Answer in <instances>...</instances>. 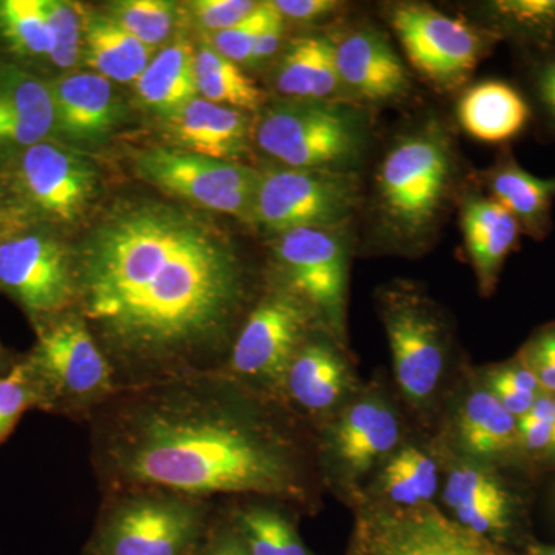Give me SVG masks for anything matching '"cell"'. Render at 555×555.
Listing matches in <instances>:
<instances>
[{"instance_id":"1","label":"cell","mask_w":555,"mask_h":555,"mask_svg":"<svg viewBox=\"0 0 555 555\" xmlns=\"http://www.w3.org/2000/svg\"><path fill=\"white\" fill-rule=\"evenodd\" d=\"M75 259L76 309L119 390L224 366L244 321L247 278L208 222L166 204L126 206Z\"/></svg>"},{"instance_id":"2","label":"cell","mask_w":555,"mask_h":555,"mask_svg":"<svg viewBox=\"0 0 555 555\" xmlns=\"http://www.w3.org/2000/svg\"><path fill=\"white\" fill-rule=\"evenodd\" d=\"M87 426L101 494L160 488L203 500L310 496L294 412L222 371L120 389Z\"/></svg>"},{"instance_id":"3","label":"cell","mask_w":555,"mask_h":555,"mask_svg":"<svg viewBox=\"0 0 555 555\" xmlns=\"http://www.w3.org/2000/svg\"><path fill=\"white\" fill-rule=\"evenodd\" d=\"M219 505L221 500L160 488L102 494L93 531L80 555H195Z\"/></svg>"},{"instance_id":"4","label":"cell","mask_w":555,"mask_h":555,"mask_svg":"<svg viewBox=\"0 0 555 555\" xmlns=\"http://www.w3.org/2000/svg\"><path fill=\"white\" fill-rule=\"evenodd\" d=\"M35 334L21 364L35 390L36 411L87 425L119 390L108 358L78 309L36 327Z\"/></svg>"},{"instance_id":"5","label":"cell","mask_w":555,"mask_h":555,"mask_svg":"<svg viewBox=\"0 0 555 555\" xmlns=\"http://www.w3.org/2000/svg\"><path fill=\"white\" fill-rule=\"evenodd\" d=\"M455 158L436 119L398 138L377 171V208L393 238L418 243L433 232L452 189Z\"/></svg>"},{"instance_id":"6","label":"cell","mask_w":555,"mask_h":555,"mask_svg":"<svg viewBox=\"0 0 555 555\" xmlns=\"http://www.w3.org/2000/svg\"><path fill=\"white\" fill-rule=\"evenodd\" d=\"M259 147L291 169L349 171L364 147L356 109L323 101H299L268 109L259 122Z\"/></svg>"},{"instance_id":"7","label":"cell","mask_w":555,"mask_h":555,"mask_svg":"<svg viewBox=\"0 0 555 555\" xmlns=\"http://www.w3.org/2000/svg\"><path fill=\"white\" fill-rule=\"evenodd\" d=\"M313 320L315 315L301 299L283 286L273 288L248 310L219 371L283 401L288 366L309 338Z\"/></svg>"},{"instance_id":"8","label":"cell","mask_w":555,"mask_h":555,"mask_svg":"<svg viewBox=\"0 0 555 555\" xmlns=\"http://www.w3.org/2000/svg\"><path fill=\"white\" fill-rule=\"evenodd\" d=\"M0 291L13 299L33 328L78 308L76 259L43 230L0 235Z\"/></svg>"},{"instance_id":"9","label":"cell","mask_w":555,"mask_h":555,"mask_svg":"<svg viewBox=\"0 0 555 555\" xmlns=\"http://www.w3.org/2000/svg\"><path fill=\"white\" fill-rule=\"evenodd\" d=\"M393 31L412 67L440 89H455L499 40L465 20L448 16L422 3H401L389 13Z\"/></svg>"},{"instance_id":"10","label":"cell","mask_w":555,"mask_h":555,"mask_svg":"<svg viewBox=\"0 0 555 555\" xmlns=\"http://www.w3.org/2000/svg\"><path fill=\"white\" fill-rule=\"evenodd\" d=\"M358 204V182L350 171L280 169L261 175L254 218L273 232L334 229Z\"/></svg>"},{"instance_id":"11","label":"cell","mask_w":555,"mask_h":555,"mask_svg":"<svg viewBox=\"0 0 555 555\" xmlns=\"http://www.w3.org/2000/svg\"><path fill=\"white\" fill-rule=\"evenodd\" d=\"M347 555H502L429 505L371 507L357 517Z\"/></svg>"},{"instance_id":"12","label":"cell","mask_w":555,"mask_h":555,"mask_svg":"<svg viewBox=\"0 0 555 555\" xmlns=\"http://www.w3.org/2000/svg\"><path fill=\"white\" fill-rule=\"evenodd\" d=\"M145 181L190 203L236 217L254 218L261 173L182 149H152L138 156Z\"/></svg>"},{"instance_id":"13","label":"cell","mask_w":555,"mask_h":555,"mask_svg":"<svg viewBox=\"0 0 555 555\" xmlns=\"http://www.w3.org/2000/svg\"><path fill=\"white\" fill-rule=\"evenodd\" d=\"M393 371L404 396L423 403L433 396L444 369V328L433 305L412 288H390L382 297Z\"/></svg>"},{"instance_id":"14","label":"cell","mask_w":555,"mask_h":555,"mask_svg":"<svg viewBox=\"0 0 555 555\" xmlns=\"http://www.w3.org/2000/svg\"><path fill=\"white\" fill-rule=\"evenodd\" d=\"M275 251L281 286L339 331L346 302V241L332 229H297L281 233Z\"/></svg>"},{"instance_id":"15","label":"cell","mask_w":555,"mask_h":555,"mask_svg":"<svg viewBox=\"0 0 555 555\" xmlns=\"http://www.w3.org/2000/svg\"><path fill=\"white\" fill-rule=\"evenodd\" d=\"M14 182L25 203L42 217L69 222L93 196L96 173L80 156L47 139L16 153Z\"/></svg>"},{"instance_id":"16","label":"cell","mask_w":555,"mask_h":555,"mask_svg":"<svg viewBox=\"0 0 555 555\" xmlns=\"http://www.w3.org/2000/svg\"><path fill=\"white\" fill-rule=\"evenodd\" d=\"M335 40L339 89L361 101L387 102L406 96L411 78L385 35L357 28Z\"/></svg>"},{"instance_id":"17","label":"cell","mask_w":555,"mask_h":555,"mask_svg":"<svg viewBox=\"0 0 555 555\" xmlns=\"http://www.w3.org/2000/svg\"><path fill=\"white\" fill-rule=\"evenodd\" d=\"M56 130L50 82L0 62V152L20 153Z\"/></svg>"},{"instance_id":"18","label":"cell","mask_w":555,"mask_h":555,"mask_svg":"<svg viewBox=\"0 0 555 555\" xmlns=\"http://www.w3.org/2000/svg\"><path fill=\"white\" fill-rule=\"evenodd\" d=\"M400 438L397 416L386 404L361 401L347 409L327 438L332 459L343 470L361 476L392 451Z\"/></svg>"},{"instance_id":"19","label":"cell","mask_w":555,"mask_h":555,"mask_svg":"<svg viewBox=\"0 0 555 555\" xmlns=\"http://www.w3.org/2000/svg\"><path fill=\"white\" fill-rule=\"evenodd\" d=\"M56 130L73 141H98L115 127L119 104L112 82L94 73H72L50 82Z\"/></svg>"},{"instance_id":"20","label":"cell","mask_w":555,"mask_h":555,"mask_svg":"<svg viewBox=\"0 0 555 555\" xmlns=\"http://www.w3.org/2000/svg\"><path fill=\"white\" fill-rule=\"evenodd\" d=\"M462 230L467 254L481 292L494 291L506 258L520 247V224L505 207L488 195H473L462 208Z\"/></svg>"},{"instance_id":"21","label":"cell","mask_w":555,"mask_h":555,"mask_svg":"<svg viewBox=\"0 0 555 555\" xmlns=\"http://www.w3.org/2000/svg\"><path fill=\"white\" fill-rule=\"evenodd\" d=\"M347 369L334 346L308 338L288 366L283 401L292 412L321 415L345 393Z\"/></svg>"},{"instance_id":"22","label":"cell","mask_w":555,"mask_h":555,"mask_svg":"<svg viewBox=\"0 0 555 555\" xmlns=\"http://www.w3.org/2000/svg\"><path fill=\"white\" fill-rule=\"evenodd\" d=\"M169 130L185 152L206 158L229 160L244 150L248 131L246 115L195 98L167 116Z\"/></svg>"},{"instance_id":"23","label":"cell","mask_w":555,"mask_h":555,"mask_svg":"<svg viewBox=\"0 0 555 555\" xmlns=\"http://www.w3.org/2000/svg\"><path fill=\"white\" fill-rule=\"evenodd\" d=\"M488 196L517 219L526 235L543 240L551 230V210L555 201V178H539L526 171L505 152L491 170L486 171Z\"/></svg>"},{"instance_id":"24","label":"cell","mask_w":555,"mask_h":555,"mask_svg":"<svg viewBox=\"0 0 555 555\" xmlns=\"http://www.w3.org/2000/svg\"><path fill=\"white\" fill-rule=\"evenodd\" d=\"M524 94L505 80H485L470 87L459 102V120L470 137L488 144L517 138L531 120Z\"/></svg>"},{"instance_id":"25","label":"cell","mask_w":555,"mask_h":555,"mask_svg":"<svg viewBox=\"0 0 555 555\" xmlns=\"http://www.w3.org/2000/svg\"><path fill=\"white\" fill-rule=\"evenodd\" d=\"M281 94L299 101H326L339 90L335 40L313 36L294 40L276 73Z\"/></svg>"},{"instance_id":"26","label":"cell","mask_w":555,"mask_h":555,"mask_svg":"<svg viewBox=\"0 0 555 555\" xmlns=\"http://www.w3.org/2000/svg\"><path fill=\"white\" fill-rule=\"evenodd\" d=\"M83 46L87 64L116 82H137L152 61V47L139 42L112 17H87Z\"/></svg>"},{"instance_id":"27","label":"cell","mask_w":555,"mask_h":555,"mask_svg":"<svg viewBox=\"0 0 555 555\" xmlns=\"http://www.w3.org/2000/svg\"><path fill=\"white\" fill-rule=\"evenodd\" d=\"M139 98L164 115L184 107L198 94L195 79V51L188 42L167 47L152 57L137 80Z\"/></svg>"},{"instance_id":"28","label":"cell","mask_w":555,"mask_h":555,"mask_svg":"<svg viewBox=\"0 0 555 555\" xmlns=\"http://www.w3.org/2000/svg\"><path fill=\"white\" fill-rule=\"evenodd\" d=\"M222 506L251 555H310L284 511L261 503Z\"/></svg>"},{"instance_id":"29","label":"cell","mask_w":555,"mask_h":555,"mask_svg":"<svg viewBox=\"0 0 555 555\" xmlns=\"http://www.w3.org/2000/svg\"><path fill=\"white\" fill-rule=\"evenodd\" d=\"M489 31L528 50L555 47V0H494L483 7Z\"/></svg>"},{"instance_id":"30","label":"cell","mask_w":555,"mask_h":555,"mask_svg":"<svg viewBox=\"0 0 555 555\" xmlns=\"http://www.w3.org/2000/svg\"><path fill=\"white\" fill-rule=\"evenodd\" d=\"M0 43L17 60L50 62L54 36L46 0H0Z\"/></svg>"},{"instance_id":"31","label":"cell","mask_w":555,"mask_h":555,"mask_svg":"<svg viewBox=\"0 0 555 555\" xmlns=\"http://www.w3.org/2000/svg\"><path fill=\"white\" fill-rule=\"evenodd\" d=\"M195 79L203 100L224 107L254 109L264 100L255 80L214 47H203L195 53Z\"/></svg>"},{"instance_id":"32","label":"cell","mask_w":555,"mask_h":555,"mask_svg":"<svg viewBox=\"0 0 555 555\" xmlns=\"http://www.w3.org/2000/svg\"><path fill=\"white\" fill-rule=\"evenodd\" d=\"M516 418L491 392H476L467 398L460 434L470 454L483 456L505 451L516 440Z\"/></svg>"},{"instance_id":"33","label":"cell","mask_w":555,"mask_h":555,"mask_svg":"<svg viewBox=\"0 0 555 555\" xmlns=\"http://www.w3.org/2000/svg\"><path fill=\"white\" fill-rule=\"evenodd\" d=\"M112 20L153 49L169 38L177 21V9L164 0H126L112 5Z\"/></svg>"},{"instance_id":"34","label":"cell","mask_w":555,"mask_h":555,"mask_svg":"<svg viewBox=\"0 0 555 555\" xmlns=\"http://www.w3.org/2000/svg\"><path fill=\"white\" fill-rule=\"evenodd\" d=\"M46 9L54 36L50 64L62 69L75 67L82 56L86 13L79 3L67 0H46Z\"/></svg>"},{"instance_id":"35","label":"cell","mask_w":555,"mask_h":555,"mask_svg":"<svg viewBox=\"0 0 555 555\" xmlns=\"http://www.w3.org/2000/svg\"><path fill=\"white\" fill-rule=\"evenodd\" d=\"M36 406L35 390L20 358L10 374L0 375V447L9 440L22 416L36 411Z\"/></svg>"},{"instance_id":"36","label":"cell","mask_w":555,"mask_h":555,"mask_svg":"<svg viewBox=\"0 0 555 555\" xmlns=\"http://www.w3.org/2000/svg\"><path fill=\"white\" fill-rule=\"evenodd\" d=\"M444 500L452 509L507 502L506 494L494 478L474 467H459L448 478Z\"/></svg>"},{"instance_id":"37","label":"cell","mask_w":555,"mask_h":555,"mask_svg":"<svg viewBox=\"0 0 555 555\" xmlns=\"http://www.w3.org/2000/svg\"><path fill=\"white\" fill-rule=\"evenodd\" d=\"M273 10H275L273 2H259L257 10L248 14L246 20L241 21L235 27L215 33L211 47L235 64H248L259 33L268 24Z\"/></svg>"},{"instance_id":"38","label":"cell","mask_w":555,"mask_h":555,"mask_svg":"<svg viewBox=\"0 0 555 555\" xmlns=\"http://www.w3.org/2000/svg\"><path fill=\"white\" fill-rule=\"evenodd\" d=\"M532 51L534 57L528 64L532 100L546 126L555 133V47Z\"/></svg>"},{"instance_id":"39","label":"cell","mask_w":555,"mask_h":555,"mask_svg":"<svg viewBox=\"0 0 555 555\" xmlns=\"http://www.w3.org/2000/svg\"><path fill=\"white\" fill-rule=\"evenodd\" d=\"M258 5L254 0H198L192 3V10L204 28L219 33L235 27Z\"/></svg>"},{"instance_id":"40","label":"cell","mask_w":555,"mask_h":555,"mask_svg":"<svg viewBox=\"0 0 555 555\" xmlns=\"http://www.w3.org/2000/svg\"><path fill=\"white\" fill-rule=\"evenodd\" d=\"M195 555H251L238 529L225 513L222 500L214 525Z\"/></svg>"},{"instance_id":"41","label":"cell","mask_w":555,"mask_h":555,"mask_svg":"<svg viewBox=\"0 0 555 555\" xmlns=\"http://www.w3.org/2000/svg\"><path fill=\"white\" fill-rule=\"evenodd\" d=\"M390 463L401 473L406 474L409 480L418 489L423 502L426 503L427 500L433 499L437 491L438 476L436 463L429 456L414 448H408L396 455Z\"/></svg>"},{"instance_id":"42","label":"cell","mask_w":555,"mask_h":555,"mask_svg":"<svg viewBox=\"0 0 555 555\" xmlns=\"http://www.w3.org/2000/svg\"><path fill=\"white\" fill-rule=\"evenodd\" d=\"M459 524L478 535L502 531L506 526L507 502L483 503L454 511Z\"/></svg>"},{"instance_id":"43","label":"cell","mask_w":555,"mask_h":555,"mask_svg":"<svg viewBox=\"0 0 555 555\" xmlns=\"http://www.w3.org/2000/svg\"><path fill=\"white\" fill-rule=\"evenodd\" d=\"M275 9L281 16L294 21H317L337 11L341 2L337 0H275Z\"/></svg>"},{"instance_id":"44","label":"cell","mask_w":555,"mask_h":555,"mask_svg":"<svg viewBox=\"0 0 555 555\" xmlns=\"http://www.w3.org/2000/svg\"><path fill=\"white\" fill-rule=\"evenodd\" d=\"M383 483L385 491L393 502L400 506H418L425 505L422 495L415 485L409 480L406 474L401 473L397 466L389 463L383 474Z\"/></svg>"},{"instance_id":"45","label":"cell","mask_w":555,"mask_h":555,"mask_svg":"<svg viewBox=\"0 0 555 555\" xmlns=\"http://www.w3.org/2000/svg\"><path fill=\"white\" fill-rule=\"evenodd\" d=\"M491 390L492 396L514 416L525 415L534 404L537 398L535 393L524 392V390L509 385V383L500 378L496 374H492Z\"/></svg>"},{"instance_id":"46","label":"cell","mask_w":555,"mask_h":555,"mask_svg":"<svg viewBox=\"0 0 555 555\" xmlns=\"http://www.w3.org/2000/svg\"><path fill=\"white\" fill-rule=\"evenodd\" d=\"M283 31L284 17L275 9L272 16L269 17L268 24L259 33L257 43H255L254 51H251L250 64H259V62H264L272 57L276 53L278 47H280Z\"/></svg>"},{"instance_id":"47","label":"cell","mask_w":555,"mask_h":555,"mask_svg":"<svg viewBox=\"0 0 555 555\" xmlns=\"http://www.w3.org/2000/svg\"><path fill=\"white\" fill-rule=\"evenodd\" d=\"M553 426V423L532 422V420L520 418L517 430L529 448L540 449L551 444Z\"/></svg>"},{"instance_id":"48","label":"cell","mask_w":555,"mask_h":555,"mask_svg":"<svg viewBox=\"0 0 555 555\" xmlns=\"http://www.w3.org/2000/svg\"><path fill=\"white\" fill-rule=\"evenodd\" d=\"M500 378L505 379V382L509 383L517 389L524 390V392L535 393L537 389H539L540 385L537 382L535 375L529 371L528 367H506L502 369V371L495 372Z\"/></svg>"},{"instance_id":"49","label":"cell","mask_w":555,"mask_h":555,"mask_svg":"<svg viewBox=\"0 0 555 555\" xmlns=\"http://www.w3.org/2000/svg\"><path fill=\"white\" fill-rule=\"evenodd\" d=\"M529 371L535 375L540 386L555 390V363L545 357L529 352Z\"/></svg>"},{"instance_id":"50","label":"cell","mask_w":555,"mask_h":555,"mask_svg":"<svg viewBox=\"0 0 555 555\" xmlns=\"http://www.w3.org/2000/svg\"><path fill=\"white\" fill-rule=\"evenodd\" d=\"M520 418L532 420V422L553 423L554 425L555 401L547 397L535 398L534 404Z\"/></svg>"},{"instance_id":"51","label":"cell","mask_w":555,"mask_h":555,"mask_svg":"<svg viewBox=\"0 0 555 555\" xmlns=\"http://www.w3.org/2000/svg\"><path fill=\"white\" fill-rule=\"evenodd\" d=\"M531 353L545 357L555 363V328L545 332V334L540 335L535 339L534 345L531 347Z\"/></svg>"},{"instance_id":"52","label":"cell","mask_w":555,"mask_h":555,"mask_svg":"<svg viewBox=\"0 0 555 555\" xmlns=\"http://www.w3.org/2000/svg\"><path fill=\"white\" fill-rule=\"evenodd\" d=\"M11 218V204L7 198L5 190L0 188V235L9 230Z\"/></svg>"},{"instance_id":"53","label":"cell","mask_w":555,"mask_h":555,"mask_svg":"<svg viewBox=\"0 0 555 555\" xmlns=\"http://www.w3.org/2000/svg\"><path fill=\"white\" fill-rule=\"evenodd\" d=\"M21 356L11 353L10 350H7L2 343H0V375L10 374L13 367L16 366Z\"/></svg>"},{"instance_id":"54","label":"cell","mask_w":555,"mask_h":555,"mask_svg":"<svg viewBox=\"0 0 555 555\" xmlns=\"http://www.w3.org/2000/svg\"><path fill=\"white\" fill-rule=\"evenodd\" d=\"M555 437V420H554V426H553V438ZM553 438H551V440H553Z\"/></svg>"},{"instance_id":"55","label":"cell","mask_w":555,"mask_h":555,"mask_svg":"<svg viewBox=\"0 0 555 555\" xmlns=\"http://www.w3.org/2000/svg\"><path fill=\"white\" fill-rule=\"evenodd\" d=\"M551 444H553V447L555 448V437L553 438V440H551Z\"/></svg>"}]
</instances>
